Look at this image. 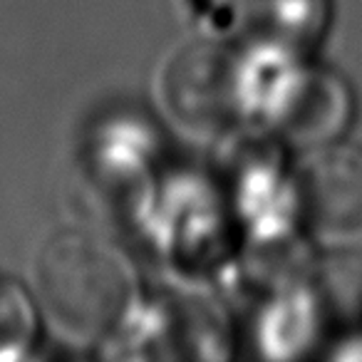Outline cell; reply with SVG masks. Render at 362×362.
I'll return each mask as SVG.
<instances>
[{"mask_svg":"<svg viewBox=\"0 0 362 362\" xmlns=\"http://www.w3.org/2000/svg\"><path fill=\"white\" fill-rule=\"evenodd\" d=\"M347 156L350 151H332L325 159L313 161L310 166V202L317 221H335L337 226H345L342 218V204L345 202L347 216L352 221L362 218V176L352 179L347 187H340L345 176Z\"/></svg>","mask_w":362,"mask_h":362,"instance_id":"cell-1","label":"cell"}]
</instances>
